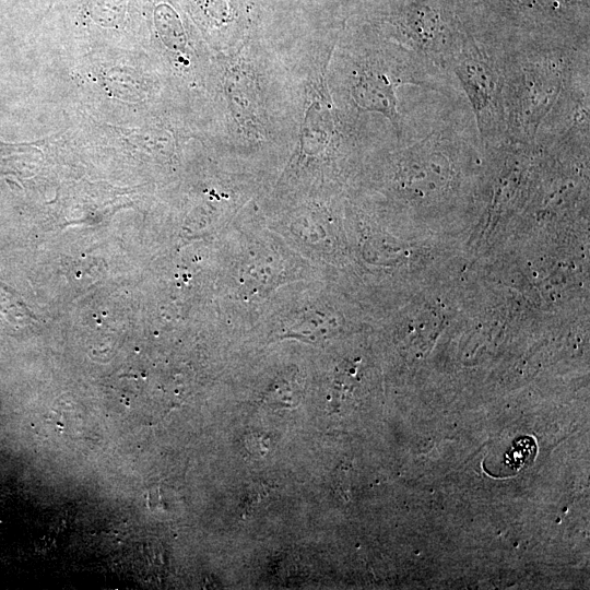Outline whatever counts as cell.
I'll return each instance as SVG.
<instances>
[{
    "mask_svg": "<svg viewBox=\"0 0 590 590\" xmlns=\"http://www.w3.org/2000/svg\"><path fill=\"white\" fill-rule=\"evenodd\" d=\"M562 57L545 54L520 63L508 92V119L520 138L532 139L556 104L565 79Z\"/></svg>",
    "mask_w": 590,
    "mask_h": 590,
    "instance_id": "6da1fadb",
    "label": "cell"
},
{
    "mask_svg": "<svg viewBox=\"0 0 590 590\" xmlns=\"http://www.w3.org/2000/svg\"><path fill=\"white\" fill-rule=\"evenodd\" d=\"M451 60L474 110L480 132L489 138L503 121L504 82L498 66L480 47H458Z\"/></svg>",
    "mask_w": 590,
    "mask_h": 590,
    "instance_id": "7a4b0ae2",
    "label": "cell"
},
{
    "mask_svg": "<svg viewBox=\"0 0 590 590\" xmlns=\"http://www.w3.org/2000/svg\"><path fill=\"white\" fill-rule=\"evenodd\" d=\"M404 80L380 63H368L358 71L352 86L355 102L366 110L385 115L398 129L396 90Z\"/></svg>",
    "mask_w": 590,
    "mask_h": 590,
    "instance_id": "3957f363",
    "label": "cell"
},
{
    "mask_svg": "<svg viewBox=\"0 0 590 590\" xmlns=\"http://www.w3.org/2000/svg\"><path fill=\"white\" fill-rule=\"evenodd\" d=\"M521 8L544 13H556L566 9L571 0H512Z\"/></svg>",
    "mask_w": 590,
    "mask_h": 590,
    "instance_id": "277c9868",
    "label": "cell"
}]
</instances>
